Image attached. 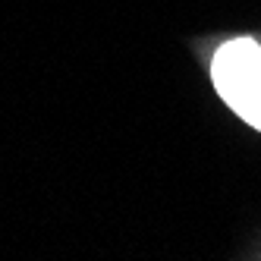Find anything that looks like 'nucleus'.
<instances>
[{
	"instance_id": "nucleus-1",
	"label": "nucleus",
	"mask_w": 261,
	"mask_h": 261,
	"mask_svg": "<svg viewBox=\"0 0 261 261\" xmlns=\"http://www.w3.org/2000/svg\"><path fill=\"white\" fill-rule=\"evenodd\" d=\"M217 95L236 114L261 129V47L252 38L223 44L211 60Z\"/></svg>"
}]
</instances>
